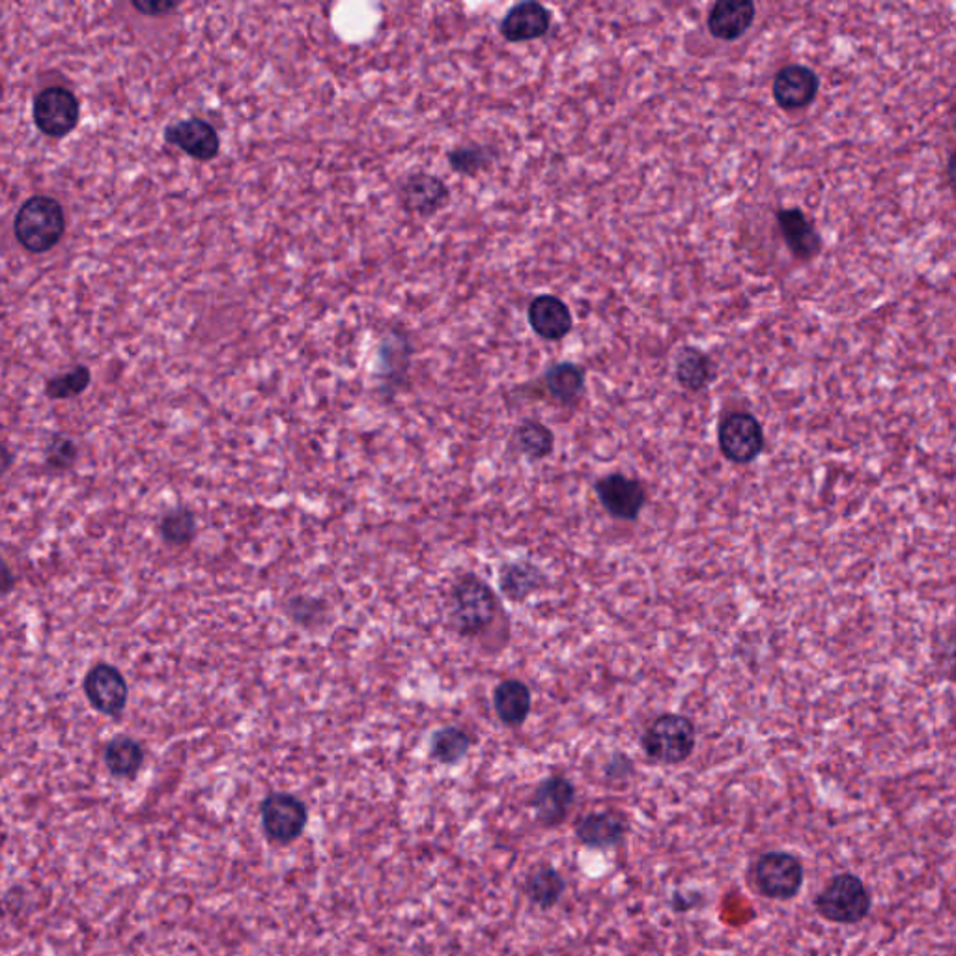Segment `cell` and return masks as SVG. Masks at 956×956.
Wrapping results in <instances>:
<instances>
[{
	"instance_id": "cell-1",
	"label": "cell",
	"mask_w": 956,
	"mask_h": 956,
	"mask_svg": "<svg viewBox=\"0 0 956 956\" xmlns=\"http://www.w3.org/2000/svg\"><path fill=\"white\" fill-rule=\"evenodd\" d=\"M66 232V217L60 202L53 196L36 194L20 207L13 220V234L18 244L32 255H44L55 249Z\"/></svg>"
},
{
	"instance_id": "cell-2",
	"label": "cell",
	"mask_w": 956,
	"mask_h": 956,
	"mask_svg": "<svg viewBox=\"0 0 956 956\" xmlns=\"http://www.w3.org/2000/svg\"><path fill=\"white\" fill-rule=\"evenodd\" d=\"M499 601L494 591L475 574L460 577L449 596V615L462 638H476L494 625Z\"/></svg>"
},
{
	"instance_id": "cell-3",
	"label": "cell",
	"mask_w": 956,
	"mask_h": 956,
	"mask_svg": "<svg viewBox=\"0 0 956 956\" xmlns=\"http://www.w3.org/2000/svg\"><path fill=\"white\" fill-rule=\"evenodd\" d=\"M697 731L681 713H663L646 727L641 738L644 755L660 764H681L694 755Z\"/></svg>"
},
{
	"instance_id": "cell-4",
	"label": "cell",
	"mask_w": 956,
	"mask_h": 956,
	"mask_svg": "<svg viewBox=\"0 0 956 956\" xmlns=\"http://www.w3.org/2000/svg\"><path fill=\"white\" fill-rule=\"evenodd\" d=\"M814 907L830 923L856 925L869 915L873 899L862 878L843 873L828 884V888L814 900Z\"/></svg>"
},
{
	"instance_id": "cell-5",
	"label": "cell",
	"mask_w": 956,
	"mask_h": 956,
	"mask_svg": "<svg viewBox=\"0 0 956 956\" xmlns=\"http://www.w3.org/2000/svg\"><path fill=\"white\" fill-rule=\"evenodd\" d=\"M718 443L729 462L747 465L755 462L764 450L763 425L751 413H729L719 423Z\"/></svg>"
},
{
	"instance_id": "cell-6",
	"label": "cell",
	"mask_w": 956,
	"mask_h": 956,
	"mask_svg": "<svg viewBox=\"0 0 956 956\" xmlns=\"http://www.w3.org/2000/svg\"><path fill=\"white\" fill-rule=\"evenodd\" d=\"M803 865L788 852H766L756 859L755 884L758 891L774 900H790L803 886Z\"/></svg>"
},
{
	"instance_id": "cell-7",
	"label": "cell",
	"mask_w": 956,
	"mask_h": 956,
	"mask_svg": "<svg viewBox=\"0 0 956 956\" xmlns=\"http://www.w3.org/2000/svg\"><path fill=\"white\" fill-rule=\"evenodd\" d=\"M81 116L77 95L63 87L44 88L32 105V119L45 137L63 138L76 130Z\"/></svg>"
},
{
	"instance_id": "cell-8",
	"label": "cell",
	"mask_w": 956,
	"mask_h": 956,
	"mask_svg": "<svg viewBox=\"0 0 956 956\" xmlns=\"http://www.w3.org/2000/svg\"><path fill=\"white\" fill-rule=\"evenodd\" d=\"M82 691L90 707L106 718H122L130 700L127 681L113 663L98 662L92 665L82 681Z\"/></svg>"
},
{
	"instance_id": "cell-9",
	"label": "cell",
	"mask_w": 956,
	"mask_h": 956,
	"mask_svg": "<svg viewBox=\"0 0 956 956\" xmlns=\"http://www.w3.org/2000/svg\"><path fill=\"white\" fill-rule=\"evenodd\" d=\"M262 828L273 843L290 844L301 837L308 822L303 801L290 792H273L262 801Z\"/></svg>"
},
{
	"instance_id": "cell-10",
	"label": "cell",
	"mask_w": 956,
	"mask_h": 956,
	"mask_svg": "<svg viewBox=\"0 0 956 956\" xmlns=\"http://www.w3.org/2000/svg\"><path fill=\"white\" fill-rule=\"evenodd\" d=\"M594 492L598 495L601 507L606 508V513L620 521H636L646 503L643 482L622 473L601 476L600 481L594 484Z\"/></svg>"
},
{
	"instance_id": "cell-11",
	"label": "cell",
	"mask_w": 956,
	"mask_h": 956,
	"mask_svg": "<svg viewBox=\"0 0 956 956\" xmlns=\"http://www.w3.org/2000/svg\"><path fill=\"white\" fill-rule=\"evenodd\" d=\"M820 90V77L817 71L803 64H788L779 69L774 77L772 94L783 111H801L811 105Z\"/></svg>"
},
{
	"instance_id": "cell-12",
	"label": "cell",
	"mask_w": 956,
	"mask_h": 956,
	"mask_svg": "<svg viewBox=\"0 0 956 956\" xmlns=\"http://www.w3.org/2000/svg\"><path fill=\"white\" fill-rule=\"evenodd\" d=\"M165 140L202 164L212 161L221 151L220 133L202 119L180 120L170 124L165 130Z\"/></svg>"
},
{
	"instance_id": "cell-13",
	"label": "cell",
	"mask_w": 956,
	"mask_h": 956,
	"mask_svg": "<svg viewBox=\"0 0 956 956\" xmlns=\"http://www.w3.org/2000/svg\"><path fill=\"white\" fill-rule=\"evenodd\" d=\"M574 801V783L564 775H551L535 788L531 807L540 824L546 828H556L569 819Z\"/></svg>"
},
{
	"instance_id": "cell-14",
	"label": "cell",
	"mask_w": 956,
	"mask_h": 956,
	"mask_svg": "<svg viewBox=\"0 0 956 956\" xmlns=\"http://www.w3.org/2000/svg\"><path fill=\"white\" fill-rule=\"evenodd\" d=\"M551 15L550 10L535 2V0H526L514 4L508 10L507 15L503 18L499 25L501 36L510 42V44H526V42H535V40L544 38L550 32Z\"/></svg>"
},
{
	"instance_id": "cell-15",
	"label": "cell",
	"mask_w": 956,
	"mask_h": 956,
	"mask_svg": "<svg viewBox=\"0 0 956 956\" xmlns=\"http://www.w3.org/2000/svg\"><path fill=\"white\" fill-rule=\"evenodd\" d=\"M777 226L781 232L783 241L787 245L792 257L800 262H811L819 257L822 250V236H820L813 221L801 212L800 207H785L777 212Z\"/></svg>"
},
{
	"instance_id": "cell-16",
	"label": "cell",
	"mask_w": 956,
	"mask_h": 956,
	"mask_svg": "<svg viewBox=\"0 0 956 956\" xmlns=\"http://www.w3.org/2000/svg\"><path fill=\"white\" fill-rule=\"evenodd\" d=\"M527 319L532 331L548 342H559L569 337L574 327V316L570 313L569 305L556 295H537L529 303Z\"/></svg>"
},
{
	"instance_id": "cell-17",
	"label": "cell",
	"mask_w": 956,
	"mask_h": 956,
	"mask_svg": "<svg viewBox=\"0 0 956 956\" xmlns=\"http://www.w3.org/2000/svg\"><path fill=\"white\" fill-rule=\"evenodd\" d=\"M401 201L406 212L430 217L449 204L450 189L438 176L417 172L402 185Z\"/></svg>"
},
{
	"instance_id": "cell-18",
	"label": "cell",
	"mask_w": 956,
	"mask_h": 956,
	"mask_svg": "<svg viewBox=\"0 0 956 956\" xmlns=\"http://www.w3.org/2000/svg\"><path fill=\"white\" fill-rule=\"evenodd\" d=\"M628 832V819L625 813L606 809L594 811L580 819L575 824V837L594 851H606L622 843Z\"/></svg>"
},
{
	"instance_id": "cell-19",
	"label": "cell",
	"mask_w": 956,
	"mask_h": 956,
	"mask_svg": "<svg viewBox=\"0 0 956 956\" xmlns=\"http://www.w3.org/2000/svg\"><path fill=\"white\" fill-rule=\"evenodd\" d=\"M755 15L751 0H718L708 12V31L721 42H736L753 26Z\"/></svg>"
},
{
	"instance_id": "cell-20",
	"label": "cell",
	"mask_w": 956,
	"mask_h": 956,
	"mask_svg": "<svg viewBox=\"0 0 956 956\" xmlns=\"http://www.w3.org/2000/svg\"><path fill=\"white\" fill-rule=\"evenodd\" d=\"M532 707L531 689L526 682L507 678L494 689V708L497 718L508 727L526 723Z\"/></svg>"
},
{
	"instance_id": "cell-21",
	"label": "cell",
	"mask_w": 956,
	"mask_h": 956,
	"mask_svg": "<svg viewBox=\"0 0 956 956\" xmlns=\"http://www.w3.org/2000/svg\"><path fill=\"white\" fill-rule=\"evenodd\" d=\"M499 587L507 600L521 604L546 587V575L531 561H513L501 566Z\"/></svg>"
},
{
	"instance_id": "cell-22",
	"label": "cell",
	"mask_w": 956,
	"mask_h": 956,
	"mask_svg": "<svg viewBox=\"0 0 956 956\" xmlns=\"http://www.w3.org/2000/svg\"><path fill=\"white\" fill-rule=\"evenodd\" d=\"M676 382L689 393H700L716 380V364L705 351L684 346L675 361Z\"/></svg>"
},
{
	"instance_id": "cell-23",
	"label": "cell",
	"mask_w": 956,
	"mask_h": 956,
	"mask_svg": "<svg viewBox=\"0 0 956 956\" xmlns=\"http://www.w3.org/2000/svg\"><path fill=\"white\" fill-rule=\"evenodd\" d=\"M144 758L146 753L143 744L127 734L111 738L103 751V761L109 774L119 779H135L143 768Z\"/></svg>"
},
{
	"instance_id": "cell-24",
	"label": "cell",
	"mask_w": 956,
	"mask_h": 956,
	"mask_svg": "<svg viewBox=\"0 0 956 956\" xmlns=\"http://www.w3.org/2000/svg\"><path fill=\"white\" fill-rule=\"evenodd\" d=\"M527 899L540 910H551L559 904L566 891V881L551 865H538L527 875L524 884Z\"/></svg>"
},
{
	"instance_id": "cell-25",
	"label": "cell",
	"mask_w": 956,
	"mask_h": 956,
	"mask_svg": "<svg viewBox=\"0 0 956 956\" xmlns=\"http://www.w3.org/2000/svg\"><path fill=\"white\" fill-rule=\"evenodd\" d=\"M585 370L575 363H556L544 375L546 391L553 401L574 406L585 391Z\"/></svg>"
},
{
	"instance_id": "cell-26",
	"label": "cell",
	"mask_w": 956,
	"mask_h": 956,
	"mask_svg": "<svg viewBox=\"0 0 956 956\" xmlns=\"http://www.w3.org/2000/svg\"><path fill=\"white\" fill-rule=\"evenodd\" d=\"M514 445L519 454L529 458L531 462H540L550 457L555 449V436L548 426L538 420H524L514 430Z\"/></svg>"
},
{
	"instance_id": "cell-27",
	"label": "cell",
	"mask_w": 956,
	"mask_h": 956,
	"mask_svg": "<svg viewBox=\"0 0 956 956\" xmlns=\"http://www.w3.org/2000/svg\"><path fill=\"white\" fill-rule=\"evenodd\" d=\"M471 736L460 727H441L430 738V756L436 763L454 766L471 750Z\"/></svg>"
},
{
	"instance_id": "cell-28",
	"label": "cell",
	"mask_w": 956,
	"mask_h": 956,
	"mask_svg": "<svg viewBox=\"0 0 956 956\" xmlns=\"http://www.w3.org/2000/svg\"><path fill=\"white\" fill-rule=\"evenodd\" d=\"M157 531L165 544L172 548L189 546L196 535V514L188 507H175L159 518Z\"/></svg>"
},
{
	"instance_id": "cell-29",
	"label": "cell",
	"mask_w": 956,
	"mask_h": 956,
	"mask_svg": "<svg viewBox=\"0 0 956 956\" xmlns=\"http://www.w3.org/2000/svg\"><path fill=\"white\" fill-rule=\"evenodd\" d=\"M447 159L457 175L475 178L494 165V151L482 144H460L449 151Z\"/></svg>"
},
{
	"instance_id": "cell-30",
	"label": "cell",
	"mask_w": 956,
	"mask_h": 956,
	"mask_svg": "<svg viewBox=\"0 0 956 956\" xmlns=\"http://www.w3.org/2000/svg\"><path fill=\"white\" fill-rule=\"evenodd\" d=\"M288 619L305 630H316L329 620L327 601L313 596H294L286 601Z\"/></svg>"
},
{
	"instance_id": "cell-31",
	"label": "cell",
	"mask_w": 956,
	"mask_h": 956,
	"mask_svg": "<svg viewBox=\"0 0 956 956\" xmlns=\"http://www.w3.org/2000/svg\"><path fill=\"white\" fill-rule=\"evenodd\" d=\"M409 367V346L401 335H391L382 346V375L389 385H398L406 378Z\"/></svg>"
},
{
	"instance_id": "cell-32",
	"label": "cell",
	"mask_w": 956,
	"mask_h": 956,
	"mask_svg": "<svg viewBox=\"0 0 956 956\" xmlns=\"http://www.w3.org/2000/svg\"><path fill=\"white\" fill-rule=\"evenodd\" d=\"M92 382V374L85 364H77L76 369L66 374L55 375L45 383V394L49 401H69L87 391Z\"/></svg>"
},
{
	"instance_id": "cell-33",
	"label": "cell",
	"mask_w": 956,
	"mask_h": 956,
	"mask_svg": "<svg viewBox=\"0 0 956 956\" xmlns=\"http://www.w3.org/2000/svg\"><path fill=\"white\" fill-rule=\"evenodd\" d=\"M79 460V447L74 439L64 434H53L45 447V465L49 471L66 473L76 468Z\"/></svg>"
},
{
	"instance_id": "cell-34",
	"label": "cell",
	"mask_w": 956,
	"mask_h": 956,
	"mask_svg": "<svg viewBox=\"0 0 956 956\" xmlns=\"http://www.w3.org/2000/svg\"><path fill=\"white\" fill-rule=\"evenodd\" d=\"M132 7L143 15H151V18H161L167 13L175 12L178 8V2L172 0H133Z\"/></svg>"
},
{
	"instance_id": "cell-35",
	"label": "cell",
	"mask_w": 956,
	"mask_h": 956,
	"mask_svg": "<svg viewBox=\"0 0 956 956\" xmlns=\"http://www.w3.org/2000/svg\"><path fill=\"white\" fill-rule=\"evenodd\" d=\"M607 775L609 777H628L633 772V764H631L630 758L625 755V753H620V755H615L611 758V763L607 764Z\"/></svg>"
},
{
	"instance_id": "cell-36",
	"label": "cell",
	"mask_w": 956,
	"mask_h": 956,
	"mask_svg": "<svg viewBox=\"0 0 956 956\" xmlns=\"http://www.w3.org/2000/svg\"><path fill=\"white\" fill-rule=\"evenodd\" d=\"M947 176H949L951 185L956 189V150H953V154H951L949 164H947Z\"/></svg>"
},
{
	"instance_id": "cell-37",
	"label": "cell",
	"mask_w": 956,
	"mask_h": 956,
	"mask_svg": "<svg viewBox=\"0 0 956 956\" xmlns=\"http://www.w3.org/2000/svg\"><path fill=\"white\" fill-rule=\"evenodd\" d=\"M949 676L953 681H956V636L955 643H953V649H951L949 654Z\"/></svg>"
},
{
	"instance_id": "cell-38",
	"label": "cell",
	"mask_w": 956,
	"mask_h": 956,
	"mask_svg": "<svg viewBox=\"0 0 956 956\" xmlns=\"http://www.w3.org/2000/svg\"><path fill=\"white\" fill-rule=\"evenodd\" d=\"M12 588L13 575L12 572H10V569H8L7 566V569H4V585H2V591H4V594H10V591H12Z\"/></svg>"
},
{
	"instance_id": "cell-39",
	"label": "cell",
	"mask_w": 956,
	"mask_h": 956,
	"mask_svg": "<svg viewBox=\"0 0 956 956\" xmlns=\"http://www.w3.org/2000/svg\"><path fill=\"white\" fill-rule=\"evenodd\" d=\"M10 462H12V454H10V450L4 449V471L10 469Z\"/></svg>"
},
{
	"instance_id": "cell-40",
	"label": "cell",
	"mask_w": 956,
	"mask_h": 956,
	"mask_svg": "<svg viewBox=\"0 0 956 956\" xmlns=\"http://www.w3.org/2000/svg\"><path fill=\"white\" fill-rule=\"evenodd\" d=\"M955 130H956V106H955Z\"/></svg>"
}]
</instances>
